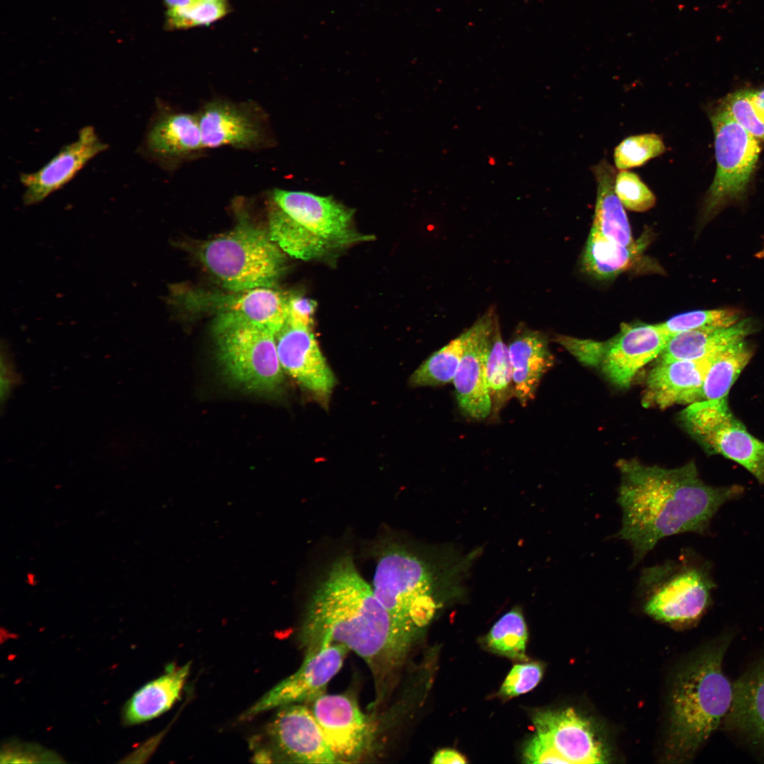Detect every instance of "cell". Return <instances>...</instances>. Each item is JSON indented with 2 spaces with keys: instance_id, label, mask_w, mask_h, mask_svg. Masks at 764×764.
Here are the masks:
<instances>
[{
  "instance_id": "obj_30",
  "label": "cell",
  "mask_w": 764,
  "mask_h": 764,
  "mask_svg": "<svg viewBox=\"0 0 764 764\" xmlns=\"http://www.w3.org/2000/svg\"><path fill=\"white\" fill-rule=\"evenodd\" d=\"M485 378L492 403L494 402L497 410L514 393L512 366L508 347L502 337L498 318L493 328L486 356Z\"/></svg>"
},
{
  "instance_id": "obj_10",
  "label": "cell",
  "mask_w": 764,
  "mask_h": 764,
  "mask_svg": "<svg viewBox=\"0 0 764 764\" xmlns=\"http://www.w3.org/2000/svg\"><path fill=\"white\" fill-rule=\"evenodd\" d=\"M717 161L715 176L705 197L701 222L714 218L746 192L760 152L759 140L720 106L710 116Z\"/></svg>"
},
{
  "instance_id": "obj_46",
  "label": "cell",
  "mask_w": 764,
  "mask_h": 764,
  "mask_svg": "<svg viewBox=\"0 0 764 764\" xmlns=\"http://www.w3.org/2000/svg\"><path fill=\"white\" fill-rule=\"evenodd\" d=\"M763 241L762 247H761L760 250L759 251H758L755 255V256L757 257L759 259L764 258V237L763 238Z\"/></svg>"
},
{
  "instance_id": "obj_9",
  "label": "cell",
  "mask_w": 764,
  "mask_h": 764,
  "mask_svg": "<svg viewBox=\"0 0 764 764\" xmlns=\"http://www.w3.org/2000/svg\"><path fill=\"white\" fill-rule=\"evenodd\" d=\"M670 337L661 324H623L606 342L566 335H557L555 341L579 361L600 368L613 383L626 388L640 369L661 354Z\"/></svg>"
},
{
  "instance_id": "obj_25",
  "label": "cell",
  "mask_w": 764,
  "mask_h": 764,
  "mask_svg": "<svg viewBox=\"0 0 764 764\" xmlns=\"http://www.w3.org/2000/svg\"><path fill=\"white\" fill-rule=\"evenodd\" d=\"M756 328L752 319L745 318L727 327L679 332L670 337L660 354V360L709 359L729 345L745 340Z\"/></svg>"
},
{
  "instance_id": "obj_14",
  "label": "cell",
  "mask_w": 764,
  "mask_h": 764,
  "mask_svg": "<svg viewBox=\"0 0 764 764\" xmlns=\"http://www.w3.org/2000/svg\"><path fill=\"white\" fill-rule=\"evenodd\" d=\"M497 318L495 312L490 309L464 331V351L453 380L460 409L475 419L486 418L492 408L485 361Z\"/></svg>"
},
{
  "instance_id": "obj_12",
  "label": "cell",
  "mask_w": 764,
  "mask_h": 764,
  "mask_svg": "<svg viewBox=\"0 0 764 764\" xmlns=\"http://www.w3.org/2000/svg\"><path fill=\"white\" fill-rule=\"evenodd\" d=\"M288 298L272 287H262L228 292L192 291L182 300L191 310L214 314L216 322L246 323L276 336L286 323Z\"/></svg>"
},
{
  "instance_id": "obj_16",
  "label": "cell",
  "mask_w": 764,
  "mask_h": 764,
  "mask_svg": "<svg viewBox=\"0 0 764 764\" xmlns=\"http://www.w3.org/2000/svg\"><path fill=\"white\" fill-rule=\"evenodd\" d=\"M267 733L274 750L289 761L341 763L330 748L311 710L303 705L280 707Z\"/></svg>"
},
{
  "instance_id": "obj_21",
  "label": "cell",
  "mask_w": 764,
  "mask_h": 764,
  "mask_svg": "<svg viewBox=\"0 0 764 764\" xmlns=\"http://www.w3.org/2000/svg\"><path fill=\"white\" fill-rule=\"evenodd\" d=\"M712 357L702 360H660L647 376L642 399L644 406L666 408L675 404L689 405L700 400Z\"/></svg>"
},
{
  "instance_id": "obj_4",
  "label": "cell",
  "mask_w": 764,
  "mask_h": 764,
  "mask_svg": "<svg viewBox=\"0 0 764 764\" xmlns=\"http://www.w3.org/2000/svg\"><path fill=\"white\" fill-rule=\"evenodd\" d=\"M731 635L722 634L697 653L678 673L671 696L670 743L678 756H690L724 721L732 683L722 669Z\"/></svg>"
},
{
  "instance_id": "obj_32",
  "label": "cell",
  "mask_w": 764,
  "mask_h": 764,
  "mask_svg": "<svg viewBox=\"0 0 764 764\" xmlns=\"http://www.w3.org/2000/svg\"><path fill=\"white\" fill-rule=\"evenodd\" d=\"M528 639L527 627L521 612L514 608L505 613L493 625L487 637L488 647L493 651L517 659H526Z\"/></svg>"
},
{
  "instance_id": "obj_5",
  "label": "cell",
  "mask_w": 764,
  "mask_h": 764,
  "mask_svg": "<svg viewBox=\"0 0 764 764\" xmlns=\"http://www.w3.org/2000/svg\"><path fill=\"white\" fill-rule=\"evenodd\" d=\"M271 200L269 235L292 257L320 260L374 238L354 226V211L332 197L275 189Z\"/></svg>"
},
{
  "instance_id": "obj_42",
  "label": "cell",
  "mask_w": 764,
  "mask_h": 764,
  "mask_svg": "<svg viewBox=\"0 0 764 764\" xmlns=\"http://www.w3.org/2000/svg\"><path fill=\"white\" fill-rule=\"evenodd\" d=\"M432 763L460 764L466 763L465 758L459 752L449 748L437 751L431 761Z\"/></svg>"
},
{
  "instance_id": "obj_11",
  "label": "cell",
  "mask_w": 764,
  "mask_h": 764,
  "mask_svg": "<svg viewBox=\"0 0 764 764\" xmlns=\"http://www.w3.org/2000/svg\"><path fill=\"white\" fill-rule=\"evenodd\" d=\"M682 419L710 452L736 462L764 485V441L734 415L727 398L692 403L683 411Z\"/></svg>"
},
{
  "instance_id": "obj_17",
  "label": "cell",
  "mask_w": 764,
  "mask_h": 764,
  "mask_svg": "<svg viewBox=\"0 0 764 764\" xmlns=\"http://www.w3.org/2000/svg\"><path fill=\"white\" fill-rule=\"evenodd\" d=\"M537 734L565 763H605L606 748L591 724L572 708L538 712L533 717Z\"/></svg>"
},
{
  "instance_id": "obj_36",
  "label": "cell",
  "mask_w": 764,
  "mask_h": 764,
  "mask_svg": "<svg viewBox=\"0 0 764 764\" xmlns=\"http://www.w3.org/2000/svg\"><path fill=\"white\" fill-rule=\"evenodd\" d=\"M615 191L623 205L630 211L643 212L652 208L656 197L635 173L620 170L616 173Z\"/></svg>"
},
{
  "instance_id": "obj_26",
  "label": "cell",
  "mask_w": 764,
  "mask_h": 764,
  "mask_svg": "<svg viewBox=\"0 0 764 764\" xmlns=\"http://www.w3.org/2000/svg\"><path fill=\"white\" fill-rule=\"evenodd\" d=\"M190 664L187 663L180 667L169 666L166 673L136 691L123 707V724H139L168 710L180 698L190 673Z\"/></svg>"
},
{
  "instance_id": "obj_43",
  "label": "cell",
  "mask_w": 764,
  "mask_h": 764,
  "mask_svg": "<svg viewBox=\"0 0 764 764\" xmlns=\"http://www.w3.org/2000/svg\"><path fill=\"white\" fill-rule=\"evenodd\" d=\"M751 101L756 112L764 122V88L751 90Z\"/></svg>"
},
{
  "instance_id": "obj_41",
  "label": "cell",
  "mask_w": 764,
  "mask_h": 764,
  "mask_svg": "<svg viewBox=\"0 0 764 764\" xmlns=\"http://www.w3.org/2000/svg\"><path fill=\"white\" fill-rule=\"evenodd\" d=\"M523 756L528 763H565L551 746L538 734L527 743Z\"/></svg>"
},
{
  "instance_id": "obj_22",
  "label": "cell",
  "mask_w": 764,
  "mask_h": 764,
  "mask_svg": "<svg viewBox=\"0 0 764 764\" xmlns=\"http://www.w3.org/2000/svg\"><path fill=\"white\" fill-rule=\"evenodd\" d=\"M513 370L514 393L522 406L532 400L554 357L546 335L519 324L507 345Z\"/></svg>"
},
{
  "instance_id": "obj_7",
  "label": "cell",
  "mask_w": 764,
  "mask_h": 764,
  "mask_svg": "<svg viewBox=\"0 0 764 764\" xmlns=\"http://www.w3.org/2000/svg\"><path fill=\"white\" fill-rule=\"evenodd\" d=\"M714 587L707 563L685 550L675 560L644 568L637 589L648 615L661 623L689 624L706 611Z\"/></svg>"
},
{
  "instance_id": "obj_13",
  "label": "cell",
  "mask_w": 764,
  "mask_h": 764,
  "mask_svg": "<svg viewBox=\"0 0 764 764\" xmlns=\"http://www.w3.org/2000/svg\"><path fill=\"white\" fill-rule=\"evenodd\" d=\"M347 651L342 645L330 643L307 651L299 668L263 695L241 719L275 707L311 702L325 693L328 683L341 668Z\"/></svg>"
},
{
  "instance_id": "obj_24",
  "label": "cell",
  "mask_w": 764,
  "mask_h": 764,
  "mask_svg": "<svg viewBox=\"0 0 764 764\" xmlns=\"http://www.w3.org/2000/svg\"><path fill=\"white\" fill-rule=\"evenodd\" d=\"M724 721L751 743L764 746V660L732 683L731 703Z\"/></svg>"
},
{
  "instance_id": "obj_20",
  "label": "cell",
  "mask_w": 764,
  "mask_h": 764,
  "mask_svg": "<svg viewBox=\"0 0 764 764\" xmlns=\"http://www.w3.org/2000/svg\"><path fill=\"white\" fill-rule=\"evenodd\" d=\"M258 115L243 104L221 100L208 103L197 116L203 147H260L265 132Z\"/></svg>"
},
{
  "instance_id": "obj_2",
  "label": "cell",
  "mask_w": 764,
  "mask_h": 764,
  "mask_svg": "<svg viewBox=\"0 0 764 764\" xmlns=\"http://www.w3.org/2000/svg\"><path fill=\"white\" fill-rule=\"evenodd\" d=\"M301 637L306 651L340 644L374 671L396 666L412 642L394 625L349 555L332 563L315 591Z\"/></svg>"
},
{
  "instance_id": "obj_37",
  "label": "cell",
  "mask_w": 764,
  "mask_h": 764,
  "mask_svg": "<svg viewBox=\"0 0 764 764\" xmlns=\"http://www.w3.org/2000/svg\"><path fill=\"white\" fill-rule=\"evenodd\" d=\"M731 117L750 134L764 141V122L756 112L751 101V90L734 92L722 103Z\"/></svg>"
},
{
  "instance_id": "obj_45",
  "label": "cell",
  "mask_w": 764,
  "mask_h": 764,
  "mask_svg": "<svg viewBox=\"0 0 764 764\" xmlns=\"http://www.w3.org/2000/svg\"><path fill=\"white\" fill-rule=\"evenodd\" d=\"M27 583L31 586H35L37 583L36 577L33 573L27 574Z\"/></svg>"
},
{
  "instance_id": "obj_15",
  "label": "cell",
  "mask_w": 764,
  "mask_h": 764,
  "mask_svg": "<svg viewBox=\"0 0 764 764\" xmlns=\"http://www.w3.org/2000/svg\"><path fill=\"white\" fill-rule=\"evenodd\" d=\"M311 712L325 740L341 763L356 762L368 748L371 728L354 700L343 694H321Z\"/></svg>"
},
{
  "instance_id": "obj_19",
  "label": "cell",
  "mask_w": 764,
  "mask_h": 764,
  "mask_svg": "<svg viewBox=\"0 0 764 764\" xmlns=\"http://www.w3.org/2000/svg\"><path fill=\"white\" fill-rule=\"evenodd\" d=\"M275 337L283 370L316 395L329 396L335 379L311 329L286 324Z\"/></svg>"
},
{
  "instance_id": "obj_31",
  "label": "cell",
  "mask_w": 764,
  "mask_h": 764,
  "mask_svg": "<svg viewBox=\"0 0 764 764\" xmlns=\"http://www.w3.org/2000/svg\"><path fill=\"white\" fill-rule=\"evenodd\" d=\"M465 334L432 353L411 375L413 387L436 386L453 381L464 351Z\"/></svg>"
},
{
  "instance_id": "obj_3",
  "label": "cell",
  "mask_w": 764,
  "mask_h": 764,
  "mask_svg": "<svg viewBox=\"0 0 764 764\" xmlns=\"http://www.w3.org/2000/svg\"><path fill=\"white\" fill-rule=\"evenodd\" d=\"M476 555L475 551L433 563L390 547L378 560L373 591L394 625L412 640L433 618L440 597L459 594L461 577Z\"/></svg>"
},
{
  "instance_id": "obj_8",
  "label": "cell",
  "mask_w": 764,
  "mask_h": 764,
  "mask_svg": "<svg viewBox=\"0 0 764 764\" xmlns=\"http://www.w3.org/2000/svg\"><path fill=\"white\" fill-rule=\"evenodd\" d=\"M218 358L226 375L244 388L277 391L283 383L275 335L252 325L215 322Z\"/></svg>"
},
{
  "instance_id": "obj_34",
  "label": "cell",
  "mask_w": 764,
  "mask_h": 764,
  "mask_svg": "<svg viewBox=\"0 0 764 764\" xmlns=\"http://www.w3.org/2000/svg\"><path fill=\"white\" fill-rule=\"evenodd\" d=\"M741 313L733 308L698 310L675 316L660 323L671 337L679 332L731 325L740 319Z\"/></svg>"
},
{
  "instance_id": "obj_40",
  "label": "cell",
  "mask_w": 764,
  "mask_h": 764,
  "mask_svg": "<svg viewBox=\"0 0 764 764\" xmlns=\"http://www.w3.org/2000/svg\"><path fill=\"white\" fill-rule=\"evenodd\" d=\"M316 302L311 299L297 295H289L287 306V325L311 329Z\"/></svg>"
},
{
  "instance_id": "obj_33",
  "label": "cell",
  "mask_w": 764,
  "mask_h": 764,
  "mask_svg": "<svg viewBox=\"0 0 764 764\" xmlns=\"http://www.w3.org/2000/svg\"><path fill=\"white\" fill-rule=\"evenodd\" d=\"M666 150L661 137L654 133L632 135L623 139L615 149V167L627 170L639 167L659 156Z\"/></svg>"
},
{
  "instance_id": "obj_1",
  "label": "cell",
  "mask_w": 764,
  "mask_h": 764,
  "mask_svg": "<svg viewBox=\"0 0 764 764\" xmlns=\"http://www.w3.org/2000/svg\"><path fill=\"white\" fill-rule=\"evenodd\" d=\"M617 467L620 475L617 502L622 511L617 538L631 546L632 566L666 537L706 532L720 507L742 493L741 486L707 485L693 462L664 468L622 459Z\"/></svg>"
},
{
  "instance_id": "obj_29",
  "label": "cell",
  "mask_w": 764,
  "mask_h": 764,
  "mask_svg": "<svg viewBox=\"0 0 764 764\" xmlns=\"http://www.w3.org/2000/svg\"><path fill=\"white\" fill-rule=\"evenodd\" d=\"M752 354L753 350L745 340L733 343L716 354L707 371L700 400L727 398L731 386Z\"/></svg>"
},
{
  "instance_id": "obj_35",
  "label": "cell",
  "mask_w": 764,
  "mask_h": 764,
  "mask_svg": "<svg viewBox=\"0 0 764 764\" xmlns=\"http://www.w3.org/2000/svg\"><path fill=\"white\" fill-rule=\"evenodd\" d=\"M226 12L224 2L198 0L187 6L168 9L167 17L172 27L188 28L209 25L223 17Z\"/></svg>"
},
{
  "instance_id": "obj_27",
  "label": "cell",
  "mask_w": 764,
  "mask_h": 764,
  "mask_svg": "<svg viewBox=\"0 0 764 764\" xmlns=\"http://www.w3.org/2000/svg\"><path fill=\"white\" fill-rule=\"evenodd\" d=\"M596 186V200L592 227L608 239L623 245L635 243L624 206L615 191L616 172L606 159L593 166Z\"/></svg>"
},
{
  "instance_id": "obj_44",
  "label": "cell",
  "mask_w": 764,
  "mask_h": 764,
  "mask_svg": "<svg viewBox=\"0 0 764 764\" xmlns=\"http://www.w3.org/2000/svg\"><path fill=\"white\" fill-rule=\"evenodd\" d=\"M198 0H164L168 9L189 5Z\"/></svg>"
},
{
  "instance_id": "obj_28",
  "label": "cell",
  "mask_w": 764,
  "mask_h": 764,
  "mask_svg": "<svg viewBox=\"0 0 764 764\" xmlns=\"http://www.w3.org/2000/svg\"><path fill=\"white\" fill-rule=\"evenodd\" d=\"M645 244L638 240L632 245H623L592 227L584 250V267L599 279L614 277L632 265Z\"/></svg>"
},
{
  "instance_id": "obj_23",
  "label": "cell",
  "mask_w": 764,
  "mask_h": 764,
  "mask_svg": "<svg viewBox=\"0 0 764 764\" xmlns=\"http://www.w3.org/2000/svg\"><path fill=\"white\" fill-rule=\"evenodd\" d=\"M202 145L198 117L185 112H159L148 129L143 149L160 163L183 158Z\"/></svg>"
},
{
  "instance_id": "obj_38",
  "label": "cell",
  "mask_w": 764,
  "mask_h": 764,
  "mask_svg": "<svg viewBox=\"0 0 764 764\" xmlns=\"http://www.w3.org/2000/svg\"><path fill=\"white\" fill-rule=\"evenodd\" d=\"M542 676L543 667L538 663L514 665L505 678L500 693L507 697L526 693L538 684Z\"/></svg>"
},
{
  "instance_id": "obj_18",
  "label": "cell",
  "mask_w": 764,
  "mask_h": 764,
  "mask_svg": "<svg viewBox=\"0 0 764 764\" xmlns=\"http://www.w3.org/2000/svg\"><path fill=\"white\" fill-rule=\"evenodd\" d=\"M108 148L97 135L93 126L79 131L77 139L63 146L39 170L21 173L19 179L25 187L23 195L25 205L40 202L52 192L62 188L98 154Z\"/></svg>"
},
{
  "instance_id": "obj_47",
  "label": "cell",
  "mask_w": 764,
  "mask_h": 764,
  "mask_svg": "<svg viewBox=\"0 0 764 764\" xmlns=\"http://www.w3.org/2000/svg\"><path fill=\"white\" fill-rule=\"evenodd\" d=\"M199 1H214V2H224V0H199Z\"/></svg>"
},
{
  "instance_id": "obj_39",
  "label": "cell",
  "mask_w": 764,
  "mask_h": 764,
  "mask_svg": "<svg viewBox=\"0 0 764 764\" xmlns=\"http://www.w3.org/2000/svg\"><path fill=\"white\" fill-rule=\"evenodd\" d=\"M1 763H60L54 753L30 743H9L1 751Z\"/></svg>"
},
{
  "instance_id": "obj_6",
  "label": "cell",
  "mask_w": 764,
  "mask_h": 764,
  "mask_svg": "<svg viewBox=\"0 0 764 764\" xmlns=\"http://www.w3.org/2000/svg\"><path fill=\"white\" fill-rule=\"evenodd\" d=\"M199 257L228 291L273 287L286 268L285 253L269 233L244 218L231 231L205 242Z\"/></svg>"
}]
</instances>
